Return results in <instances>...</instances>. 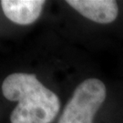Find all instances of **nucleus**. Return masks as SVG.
I'll use <instances>...</instances> for the list:
<instances>
[{"label":"nucleus","mask_w":123,"mask_h":123,"mask_svg":"<svg viewBox=\"0 0 123 123\" xmlns=\"http://www.w3.org/2000/svg\"><path fill=\"white\" fill-rule=\"evenodd\" d=\"M45 1L41 0H3L1 6L6 17L19 25H29L39 18Z\"/></svg>","instance_id":"4"},{"label":"nucleus","mask_w":123,"mask_h":123,"mask_svg":"<svg viewBox=\"0 0 123 123\" xmlns=\"http://www.w3.org/2000/svg\"><path fill=\"white\" fill-rule=\"evenodd\" d=\"M107 98V88L96 78L85 79L74 90L58 123H94V118Z\"/></svg>","instance_id":"2"},{"label":"nucleus","mask_w":123,"mask_h":123,"mask_svg":"<svg viewBox=\"0 0 123 123\" xmlns=\"http://www.w3.org/2000/svg\"><path fill=\"white\" fill-rule=\"evenodd\" d=\"M67 3L84 18L98 24H110L119 16V6L113 0H68Z\"/></svg>","instance_id":"3"},{"label":"nucleus","mask_w":123,"mask_h":123,"mask_svg":"<svg viewBox=\"0 0 123 123\" xmlns=\"http://www.w3.org/2000/svg\"><path fill=\"white\" fill-rule=\"evenodd\" d=\"M2 92L8 100L18 101L11 123H51L60 110V100L35 75L15 73L5 79Z\"/></svg>","instance_id":"1"}]
</instances>
